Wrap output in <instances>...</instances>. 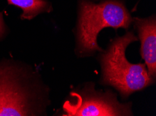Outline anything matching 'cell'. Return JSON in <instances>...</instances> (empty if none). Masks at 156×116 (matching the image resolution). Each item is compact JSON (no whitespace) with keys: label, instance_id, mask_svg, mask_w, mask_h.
Masks as SVG:
<instances>
[{"label":"cell","instance_id":"cell-4","mask_svg":"<svg viewBox=\"0 0 156 116\" xmlns=\"http://www.w3.org/2000/svg\"><path fill=\"white\" fill-rule=\"evenodd\" d=\"M25 92L8 70H0V116L31 115Z\"/></svg>","mask_w":156,"mask_h":116},{"label":"cell","instance_id":"cell-3","mask_svg":"<svg viewBox=\"0 0 156 116\" xmlns=\"http://www.w3.org/2000/svg\"><path fill=\"white\" fill-rule=\"evenodd\" d=\"M65 115L114 116L131 115L129 104H122L112 94H96L86 97L78 96L74 103L65 106Z\"/></svg>","mask_w":156,"mask_h":116},{"label":"cell","instance_id":"cell-6","mask_svg":"<svg viewBox=\"0 0 156 116\" xmlns=\"http://www.w3.org/2000/svg\"><path fill=\"white\" fill-rule=\"evenodd\" d=\"M8 3L22 9L21 18L25 20H32L40 13L50 12L52 7L50 3L45 0H7Z\"/></svg>","mask_w":156,"mask_h":116},{"label":"cell","instance_id":"cell-1","mask_svg":"<svg viewBox=\"0 0 156 116\" xmlns=\"http://www.w3.org/2000/svg\"><path fill=\"white\" fill-rule=\"evenodd\" d=\"M136 41L133 33L127 32L115 38L101 56L103 83L114 87L125 98L153 82L145 64L131 63L125 56L127 47Z\"/></svg>","mask_w":156,"mask_h":116},{"label":"cell","instance_id":"cell-7","mask_svg":"<svg viewBox=\"0 0 156 116\" xmlns=\"http://www.w3.org/2000/svg\"><path fill=\"white\" fill-rule=\"evenodd\" d=\"M4 31H5V25L4 23L3 15L2 13H0V38L3 36Z\"/></svg>","mask_w":156,"mask_h":116},{"label":"cell","instance_id":"cell-2","mask_svg":"<svg viewBox=\"0 0 156 116\" xmlns=\"http://www.w3.org/2000/svg\"><path fill=\"white\" fill-rule=\"evenodd\" d=\"M132 18L121 2L105 1L100 4L83 1L80 4L78 40L84 52L101 51L98 45V35L105 28L127 29Z\"/></svg>","mask_w":156,"mask_h":116},{"label":"cell","instance_id":"cell-5","mask_svg":"<svg viewBox=\"0 0 156 116\" xmlns=\"http://www.w3.org/2000/svg\"><path fill=\"white\" fill-rule=\"evenodd\" d=\"M141 43V56L145 61L148 74L155 78L156 75V21L155 16L147 19L135 18Z\"/></svg>","mask_w":156,"mask_h":116}]
</instances>
